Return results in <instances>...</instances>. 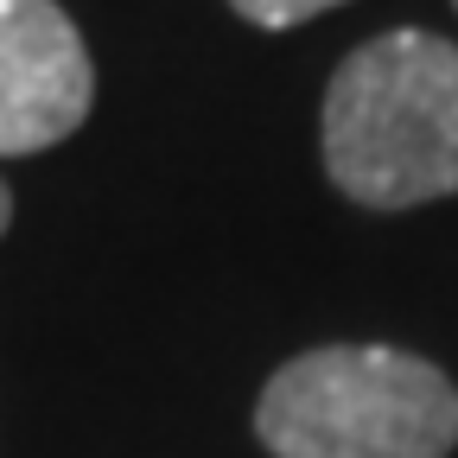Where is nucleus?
<instances>
[{"instance_id": "obj_5", "label": "nucleus", "mask_w": 458, "mask_h": 458, "mask_svg": "<svg viewBox=\"0 0 458 458\" xmlns=\"http://www.w3.org/2000/svg\"><path fill=\"white\" fill-rule=\"evenodd\" d=\"M7 223H13V191L0 185V236H7Z\"/></svg>"}, {"instance_id": "obj_3", "label": "nucleus", "mask_w": 458, "mask_h": 458, "mask_svg": "<svg viewBox=\"0 0 458 458\" xmlns=\"http://www.w3.org/2000/svg\"><path fill=\"white\" fill-rule=\"evenodd\" d=\"M89 102L96 71L71 13L51 0H0V159L71 140Z\"/></svg>"}, {"instance_id": "obj_4", "label": "nucleus", "mask_w": 458, "mask_h": 458, "mask_svg": "<svg viewBox=\"0 0 458 458\" xmlns=\"http://www.w3.org/2000/svg\"><path fill=\"white\" fill-rule=\"evenodd\" d=\"M249 26H267V32H280V26H300V20H312V13H331V7H344V0H229Z\"/></svg>"}, {"instance_id": "obj_1", "label": "nucleus", "mask_w": 458, "mask_h": 458, "mask_svg": "<svg viewBox=\"0 0 458 458\" xmlns=\"http://www.w3.org/2000/svg\"><path fill=\"white\" fill-rule=\"evenodd\" d=\"M325 172L369 210H414L458 191V45L382 32L325 89Z\"/></svg>"}, {"instance_id": "obj_2", "label": "nucleus", "mask_w": 458, "mask_h": 458, "mask_svg": "<svg viewBox=\"0 0 458 458\" xmlns=\"http://www.w3.org/2000/svg\"><path fill=\"white\" fill-rule=\"evenodd\" d=\"M255 439L274 458H445L458 445V388L414 351L325 344L274 369Z\"/></svg>"}]
</instances>
